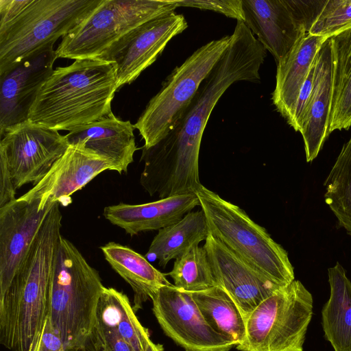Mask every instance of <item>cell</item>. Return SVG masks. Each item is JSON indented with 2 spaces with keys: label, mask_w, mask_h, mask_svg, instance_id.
Wrapping results in <instances>:
<instances>
[{
  "label": "cell",
  "mask_w": 351,
  "mask_h": 351,
  "mask_svg": "<svg viewBox=\"0 0 351 351\" xmlns=\"http://www.w3.org/2000/svg\"><path fill=\"white\" fill-rule=\"evenodd\" d=\"M228 47L175 127L154 146L143 147L144 168L140 184L160 199L196 193L203 186L199 175L202 135L220 97L239 81L258 82L267 50L243 21H237Z\"/></svg>",
  "instance_id": "1"
},
{
  "label": "cell",
  "mask_w": 351,
  "mask_h": 351,
  "mask_svg": "<svg viewBox=\"0 0 351 351\" xmlns=\"http://www.w3.org/2000/svg\"><path fill=\"white\" fill-rule=\"evenodd\" d=\"M62 219L56 202L9 286L0 293V343L11 351H32L43 329L62 237Z\"/></svg>",
  "instance_id": "2"
},
{
  "label": "cell",
  "mask_w": 351,
  "mask_h": 351,
  "mask_svg": "<svg viewBox=\"0 0 351 351\" xmlns=\"http://www.w3.org/2000/svg\"><path fill=\"white\" fill-rule=\"evenodd\" d=\"M117 90L112 62L75 60L53 70L40 88L28 120L58 131H71L110 113Z\"/></svg>",
  "instance_id": "3"
},
{
  "label": "cell",
  "mask_w": 351,
  "mask_h": 351,
  "mask_svg": "<svg viewBox=\"0 0 351 351\" xmlns=\"http://www.w3.org/2000/svg\"><path fill=\"white\" fill-rule=\"evenodd\" d=\"M104 287L98 271L62 237L50 284L48 317L66 351H86Z\"/></svg>",
  "instance_id": "4"
},
{
  "label": "cell",
  "mask_w": 351,
  "mask_h": 351,
  "mask_svg": "<svg viewBox=\"0 0 351 351\" xmlns=\"http://www.w3.org/2000/svg\"><path fill=\"white\" fill-rule=\"evenodd\" d=\"M210 234L247 265L276 285L295 280L287 252L238 206L202 186L196 193Z\"/></svg>",
  "instance_id": "5"
},
{
  "label": "cell",
  "mask_w": 351,
  "mask_h": 351,
  "mask_svg": "<svg viewBox=\"0 0 351 351\" xmlns=\"http://www.w3.org/2000/svg\"><path fill=\"white\" fill-rule=\"evenodd\" d=\"M230 39V36H225L198 48L163 82L134 124L144 140L143 148L156 145L175 127L228 47Z\"/></svg>",
  "instance_id": "6"
},
{
  "label": "cell",
  "mask_w": 351,
  "mask_h": 351,
  "mask_svg": "<svg viewBox=\"0 0 351 351\" xmlns=\"http://www.w3.org/2000/svg\"><path fill=\"white\" fill-rule=\"evenodd\" d=\"M313 315V298L303 284L294 280L265 299L246 319L239 351H304Z\"/></svg>",
  "instance_id": "7"
},
{
  "label": "cell",
  "mask_w": 351,
  "mask_h": 351,
  "mask_svg": "<svg viewBox=\"0 0 351 351\" xmlns=\"http://www.w3.org/2000/svg\"><path fill=\"white\" fill-rule=\"evenodd\" d=\"M178 7V0H103L62 38L56 57L97 58L133 29Z\"/></svg>",
  "instance_id": "8"
},
{
  "label": "cell",
  "mask_w": 351,
  "mask_h": 351,
  "mask_svg": "<svg viewBox=\"0 0 351 351\" xmlns=\"http://www.w3.org/2000/svg\"><path fill=\"white\" fill-rule=\"evenodd\" d=\"M103 0H32L0 30V73L65 36Z\"/></svg>",
  "instance_id": "9"
},
{
  "label": "cell",
  "mask_w": 351,
  "mask_h": 351,
  "mask_svg": "<svg viewBox=\"0 0 351 351\" xmlns=\"http://www.w3.org/2000/svg\"><path fill=\"white\" fill-rule=\"evenodd\" d=\"M244 23L276 63L308 33L318 13L315 0H242Z\"/></svg>",
  "instance_id": "10"
},
{
  "label": "cell",
  "mask_w": 351,
  "mask_h": 351,
  "mask_svg": "<svg viewBox=\"0 0 351 351\" xmlns=\"http://www.w3.org/2000/svg\"><path fill=\"white\" fill-rule=\"evenodd\" d=\"M0 137V158L16 190L40 181L69 146L65 135L29 120L7 128Z\"/></svg>",
  "instance_id": "11"
},
{
  "label": "cell",
  "mask_w": 351,
  "mask_h": 351,
  "mask_svg": "<svg viewBox=\"0 0 351 351\" xmlns=\"http://www.w3.org/2000/svg\"><path fill=\"white\" fill-rule=\"evenodd\" d=\"M151 300L163 332L184 351H230L236 347L235 342L210 326L190 292L166 285Z\"/></svg>",
  "instance_id": "12"
},
{
  "label": "cell",
  "mask_w": 351,
  "mask_h": 351,
  "mask_svg": "<svg viewBox=\"0 0 351 351\" xmlns=\"http://www.w3.org/2000/svg\"><path fill=\"white\" fill-rule=\"evenodd\" d=\"M187 27L184 16L175 12L152 19L126 34L97 58L114 65L119 90L151 66L167 43Z\"/></svg>",
  "instance_id": "13"
},
{
  "label": "cell",
  "mask_w": 351,
  "mask_h": 351,
  "mask_svg": "<svg viewBox=\"0 0 351 351\" xmlns=\"http://www.w3.org/2000/svg\"><path fill=\"white\" fill-rule=\"evenodd\" d=\"M48 45L0 73V134L26 121L44 83L52 74L57 59Z\"/></svg>",
  "instance_id": "14"
},
{
  "label": "cell",
  "mask_w": 351,
  "mask_h": 351,
  "mask_svg": "<svg viewBox=\"0 0 351 351\" xmlns=\"http://www.w3.org/2000/svg\"><path fill=\"white\" fill-rule=\"evenodd\" d=\"M106 170H113L107 160L81 143L69 145L43 178L19 198L39 202L40 210L56 202L67 206L75 192Z\"/></svg>",
  "instance_id": "15"
},
{
  "label": "cell",
  "mask_w": 351,
  "mask_h": 351,
  "mask_svg": "<svg viewBox=\"0 0 351 351\" xmlns=\"http://www.w3.org/2000/svg\"><path fill=\"white\" fill-rule=\"evenodd\" d=\"M203 247L216 285L228 292L245 320L265 299L281 287L251 268L210 233Z\"/></svg>",
  "instance_id": "16"
},
{
  "label": "cell",
  "mask_w": 351,
  "mask_h": 351,
  "mask_svg": "<svg viewBox=\"0 0 351 351\" xmlns=\"http://www.w3.org/2000/svg\"><path fill=\"white\" fill-rule=\"evenodd\" d=\"M53 205L40 210L39 202L19 197L0 208V293L11 282Z\"/></svg>",
  "instance_id": "17"
},
{
  "label": "cell",
  "mask_w": 351,
  "mask_h": 351,
  "mask_svg": "<svg viewBox=\"0 0 351 351\" xmlns=\"http://www.w3.org/2000/svg\"><path fill=\"white\" fill-rule=\"evenodd\" d=\"M332 93V53L330 38L323 43L315 60L313 86L299 131L308 162L317 156L330 135Z\"/></svg>",
  "instance_id": "18"
},
{
  "label": "cell",
  "mask_w": 351,
  "mask_h": 351,
  "mask_svg": "<svg viewBox=\"0 0 351 351\" xmlns=\"http://www.w3.org/2000/svg\"><path fill=\"white\" fill-rule=\"evenodd\" d=\"M134 125L112 112L100 119L78 127L65 135L69 145L81 143L107 160L119 174L127 172L137 150Z\"/></svg>",
  "instance_id": "19"
},
{
  "label": "cell",
  "mask_w": 351,
  "mask_h": 351,
  "mask_svg": "<svg viewBox=\"0 0 351 351\" xmlns=\"http://www.w3.org/2000/svg\"><path fill=\"white\" fill-rule=\"evenodd\" d=\"M199 204L197 194L190 193L142 204L121 202L105 207L103 214L111 223L134 236L174 223Z\"/></svg>",
  "instance_id": "20"
},
{
  "label": "cell",
  "mask_w": 351,
  "mask_h": 351,
  "mask_svg": "<svg viewBox=\"0 0 351 351\" xmlns=\"http://www.w3.org/2000/svg\"><path fill=\"white\" fill-rule=\"evenodd\" d=\"M330 38L304 34L289 51L277 62L272 101L287 121H291L300 90L313 66L317 53Z\"/></svg>",
  "instance_id": "21"
},
{
  "label": "cell",
  "mask_w": 351,
  "mask_h": 351,
  "mask_svg": "<svg viewBox=\"0 0 351 351\" xmlns=\"http://www.w3.org/2000/svg\"><path fill=\"white\" fill-rule=\"evenodd\" d=\"M100 249L112 268L132 289V307L135 313L160 287L172 285L167 279L166 274L160 272L145 256L128 246L111 241Z\"/></svg>",
  "instance_id": "22"
},
{
  "label": "cell",
  "mask_w": 351,
  "mask_h": 351,
  "mask_svg": "<svg viewBox=\"0 0 351 351\" xmlns=\"http://www.w3.org/2000/svg\"><path fill=\"white\" fill-rule=\"evenodd\" d=\"M328 275L330 297L322 309L324 337L334 351H351V281L339 263Z\"/></svg>",
  "instance_id": "23"
},
{
  "label": "cell",
  "mask_w": 351,
  "mask_h": 351,
  "mask_svg": "<svg viewBox=\"0 0 351 351\" xmlns=\"http://www.w3.org/2000/svg\"><path fill=\"white\" fill-rule=\"evenodd\" d=\"M209 234L204 211H191L177 222L158 230L145 257L157 259L159 266L165 268L171 260L180 258L193 246L206 241Z\"/></svg>",
  "instance_id": "24"
},
{
  "label": "cell",
  "mask_w": 351,
  "mask_h": 351,
  "mask_svg": "<svg viewBox=\"0 0 351 351\" xmlns=\"http://www.w3.org/2000/svg\"><path fill=\"white\" fill-rule=\"evenodd\" d=\"M332 93L329 132L351 127V28L331 37Z\"/></svg>",
  "instance_id": "25"
},
{
  "label": "cell",
  "mask_w": 351,
  "mask_h": 351,
  "mask_svg": "<svg viewBox=\"0 0 351 351\" xmlns=\"http://www.w3.org/2000/svg\"><path fill=\"white\" fill-rule=\"evenodd\" d=\"M193 299L210 326L237 346L245 337L246 320L239 308L222 287L190 292Z\"/></svg>",
  "instance_id": "26"
},
{
  "label": "cell",
  "mask_w": 351,
  "mask_h": 351,
  "mask_svg": "<svg viewBox=\"0 0 351 351\" xmlns=\"http://www.w3.org/2000/svg\"><path fill=\"white\" fill-rule=\"evenodd\" d=\"M97 315L114 324L133 351H145L151 340L149 330L139 322L124 293L112 287H104Z\"/></svg>",
  "instance_id": "27"
},
{
  "label": "cell",
  "mask_w": 351,
  "mask_h": 351,
  "mask_svg": "<svg viewBox=\"0 0 351 351\" xmlns=\"http://www.w3.org/2000/svg\"><path fill=\"white\" fill-rule=\"evenodd\" d=\"M324 185L326 203L351 236V136L343 144Z\"/></svg>",
  "instance_id": "28"
},
{
  "label": "cell",
  "mask_w": 351,
  "mask_h": 351,
  "mask_svg": "<svg viewBox=\"0 0 351 351\" xmlns=\"http://www.w3.org/2000/svg\"><path fill=\"white\" fill-rule=\"evenodd\" d=\"M173 285L182 291L197 292L217 286L211 267L203 247L193 246L176 259L171 271L166 274Z\"/></svg>",
  "instance_id": "29"
},
{
  "label": "cell",
  "mask_w": 351,
  "mask_h": 351,
  "mask_svg": "<svg viewBox=\"0 0 351 351\" xmlns=\"http://www.w3.org/2000/svg\"><path fill=\"white\" fill-rule=\"evenodd\" d=\"M351 28V0H328L308 34L331 38Z\"/></svg>",
  "instance_id": "30"
},
{
  "label": "cell",
  "mask_w": 351,
  "mask_h": 351,
  "mask_svg": "<svg viewBox=\"0 0 351 351\" xmlns=\"http://www.w3.org/2000/svg\"><path fill=\"white\" fill-rule=\"evenodd\" d=\"M86 351H133L116 326L97 315L96 324L86 345Z\"/></svg>",
  "instance_id": "31"
},
{
  "label": "cell",
  "mask_w": 351,
  "mask_h": 351,
  "mask_svg": "<svg viewBox=\"0 0 351 351\" xmlns=\"http://www.w3.org/2000/svg\"><path fill=\"white\" fill-rule=\"evenodd\" d=\"M178 7H192L209 10L243 21L244 15L242 0H178Z\"/></svg>",
  "instance_id": "32"
},
{
  "label": "cell",
  "mask_w": 351,
  "mask_h": 351,
  "mask_svg": "<svg viewBox=\"0 0 351 351\" xmlns=\"http://www.w3.org/2000/svg\"><path fill=\"white\" fill-rule=\"evenodd\" d=\"M32 351H66L59 333L48 316Z\"/></svg>",
  "instance_id": "33"
},
{
  "label": "cell",
  "mask_w": 351,
  "mask_h": 351,
  "mask_svg": "<svg viewBox=\"0 0 351 351\" xmlns=\"http://www.w3.org/2000/svg\"><path fill=\"white\" fill-rule=\"evenodd\" d=\"M32 0H0V30L18 17Z\"/></svg>",
  "instance_id": "34"
},
{
  "label": "cell",
  "mask_w": 351,
  "mask_h": 351,
  "mask_svg": "<svg viewBox=\"0 0 351 351\" xmlns=\"http://www.w3.org/2000/svg\"><path fill=\"white\" fill-rule=\"evenodd\" d=\"M16 193L8 165L0 158V208L16 200Z\"/></svg>",
  "instance_id": "35"
},
{
  "label": "cell",
  "mask_w": 351,
  "mask_h": 351,
  "mask_svg": "<svg viewBox=\"0 0 351 351\" xmlns=\"http://www.w3.org/2000/svg\"><path fill=\"white\" fill-rule=\"evenodd\" d=\"M163 346L160 343H155L152 340L146 346L145 351H163Z\"/></svg>",
  "instance_id": "36"
}]
</instances>
